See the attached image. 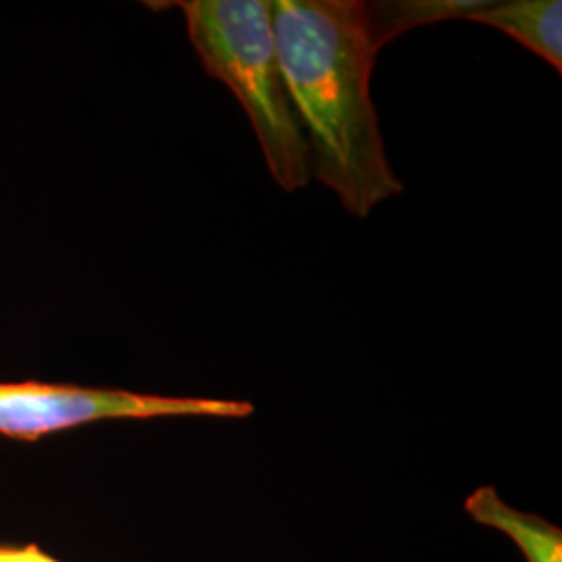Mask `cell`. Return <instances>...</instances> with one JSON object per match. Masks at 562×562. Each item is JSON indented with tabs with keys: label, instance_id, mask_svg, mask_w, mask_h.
Here are the masks:
<instances>
[{
	"label": "cell",
	"instance_id": "cell-1",
	"mask_svg": "<svg viewBox=\"0 0 562 562\" xmlns=\"http://www.w3.org/2000/svg\"><path fill=\"white\" fill-rule=\"evenodd\" d=\"M281 76L306 142L311 176L325 183L346 213L367 217L402 194L392 171L371 74L380 48L361 0H273Z\"/></svg>",
	"mask_w": 562,
	"mask_h": 562
},
{
	"label": "cell",
	"instance_id": "cell-2",
	"mask_svg": "<svg viewBox=\"0 0 562 562\" xmlns=\"http://www.w3.org/2000/svg\"><path fill=\"white\" fill-rule=\"evenodd\" d=\"M178 7L204 71L238 99L271 178L283 192L308 186L306 142L281 76L269 0H183Z\"/></svg>",
	"mask_w": 562,
	"mask_h": 562
},
{
	"label": "cell",
	"instance_id": "cell-3",
	"mask_svg": "<svg viewBox=\"0 0 562 562\" xmlns=\"http://www.w3.org/2000/svg\"><path fill=\"white\" fill-rule=\"evenodd\" d=\"M252 413L255 406L241 401L159 396L71 383L0 382V436L23 442L106 419H241Z\"/></svg>",
	"mask_w": 562,
	"mask_h": 562
},
{
	"label": "cell",
	"instance_id": "cell-4",
	"mask_svg": "<svg viewBox=\"0 0 562 562\" xmlns=\"http://www.w3.org/2000/svg\"><path fill=\"white\" fill-rule=\"evenodd\" d=\"M469 20L501 30L562 74L561 0H490Z\"/></svg>",
	"mask_w": 562,
	"mask_h": 562
},
{
	"label": "cell",
	"instance_id": "cell-5",
	"mask_svg": "<svg viewBox=\"0 0 562 562\" xmlns=\"http://www.w3.org/2000/svg\"><path fill=\"white\" fill-rule=\"evenodd\" d=\"M467 515L480 525L508 536L527 562H562L561 527L504 503L492 485L475 490L464 501Z\"/></svg>",
	"mask_w": 562,
	"mask_h": 562
},
{
	"label": "cell",
	"instance_id": "cell-6",
	"mask_svg": "<svg viewBox=\"0 0 562 562\" xmlns=\"http://www.w3.org/2000/svg\"><path fill=\"white\" fill-rule=\"evenodd\" d=\"M490 0H383L364 2L371 38L378 48L413 27L448 20H469Z\"/></svg>",
	"mask_w": 562,
	"mask_h": 562
},
{
	"label": "cell",
	"instance_id": "cell-7",
	"mask_svg": "<svg viewBox=\"0 0 562 562\" xmlns=\"http://www.w3.org/2000/svg\"><path fill=\"white\" fill-rule=\"evenodd\" d=\"M0 562H60L48 557L36 543L0 546Z\"/></svg>",
	"mask_w": 562,
	"mask_h": 562
}]
</instances>
